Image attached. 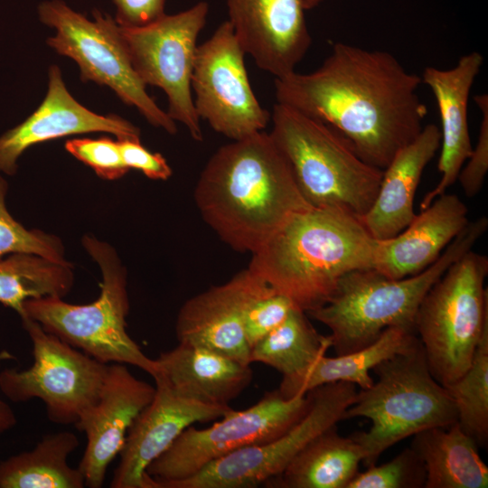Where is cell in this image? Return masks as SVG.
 I'll use <instances>...</instances> for the list:
<instances>
[{
	"mask_svg": "<svg viewBox=\"0 0 488 488\" xmlns=\"http://www.w3.org/2000/svg\"><path fill=\"white\" fill-rule=\"evenodd\" d=\"M421 83L389 52L336 42L314 71L275 79V93L277 103L332 127L383 170L424 127Z\"/></svg>",
	"mask_w": 488,
	"mask_h": 488,
	"instance_id": "obj_1",
	"label": "cell"
},
{
	"mask_svg": "<svg viewBox=\"0 0 488 488\" xmlns=\"http://www.w3.org/2000/svg\"><path fill=\"white\" fill-rule=\"evenodd\" d=\"M204 221L230 247L253 254L295 213L312 207L268 133L221 146L194 189Z\"/></svg>",
	"mask_w": 488,
	"mask_h": 488,
	"instance_id": "obj_2",
	"label": "cell"
},
{
	"mask_svg": "<svg viewBox=\"0 0 488 488\" xmlns=\"http://www.w3.org/2000/svg\"><path fill=\"white\" fill-rule=\"evenodd\" d=\"M376 243L361 218L310 207L254 252L248 268L308 313L331 299L345 275L373 268Z\"/></svg>",
	"mask_w": 488,
	"mask_h": 488,
	"instance_id": "obj_3",
	"label": "cell"
},
{
	"mask_svg": "<svg viewBox=\"0 0 488 488\" xmlns=\"http://www.w3.org/2000/svg\"><path fill=\"white\" fill-rule=\"evenodd\" d=\"M487 228L486 216L469 221L431 266L414 276L391 279L373 268L352 271L326 304L306 314L330 330L327 336L336 355L370 345L389 327L416 333V314L427 291Z\"/></svg>",
	"mask_w": 488,
	"mask_h": 488,
	"instance_id": "obj_4",
	"label": "cell"
},
{
	"mask_svg": "<svg viewBox=\"0 0 488 488\" xmlns=\"http://www.w3.org/2000/svg\"><path fill=\"white\" fill-rule=\"evenodd\" d=\"M372 371L377 380L357 391L343 415V420L366 418L371 422L369 430L351 435L360 445L367 467L401 440L457 421L454 401L432 375L419 339Z\"/></svg>",
	"mask_w": 488,
	"mask_h": 488,
	"instance_id": "obj_5",
	"label": "cell"
},
{
	"mask_svg": "<svg viewBox=\"0 0 488 488\" xmlns=\"http://www.w3.org/2000/svg\"><path fill=\"white\" fill-rule=\"evenodd\" d=\"M270 120L268 134L306 202L362 220L376 198L383 170L363 161L332 127L290 107L276 103Z\"/></svg>",
	"mask_w": 488,
	"mask_h": 488,
	"instance_id": "obj_6",
	"label": "cell"
},
{
	"mask_svg": "<svg viewBox=\"0 0 488 488\" xmlns=\"http://www.w3.org/2000/svg\"><path fill=\"white\" fill-rule=\"evenodd\" d=\"M82 246L101 270L99 298L86 305L67 303L58 296L28 299L21 319L37 322L46 332L102 363L129 364L154 377L155 360L147 357L127 331L126 267L108 243L84 235Z\"/></svg>",
	"mask_w": 488,
	"mask_h": 488,
	"instance_id": "obj_7",
	"label": "cell"
},
{
	"mask_svg": "<svg viewBox=\"0 0 488 488\" xmlns=\"http://www.w3.org/2000/svg\"><path fill=\"white\" fill-rule=\"evenodd\" d=\"M488 258L472 249L455 260L430 287L415 318L434 378L444 387L468 370L488 328Z\"/></svg>",
	"mask_w": 488,
	"mask_h": 488,
	"instance_id": "obj_8",
	"label": "cell"
},
{
	"mask_svg": "<svg viewBox=\"0 0 488 488\" xmlns=\"http://www.w3.org/2000/svg\"><path fill=\"white\" fill-rule=\"evenodd\" d=\"M38 14L42 23L56 31L47 44L78 64L83 82L108 86L152 126L176 134L175 121L146 92L135 71L114 19L95 10L94 21H89L61 0L41 3Z\"/></svg>",
	"mask_w": 488,
	"mask_h": 488,
	"instance_id": "obj_9",
	"label": "cell"
},
{
	"mask_svg": "<svg viewBox=\"0 0 488 488\" xmlns=\"http://www.w3.org/2000/svg\"><path fill=\"white\" fill-rule=\"evenodd\" d=\"M309 404L307 393L285 399L277 389L267 391L250 408H231L207 428L188 427L147 466L146 474L155 488L188 478L239 449L278 437L304 417Z\"/></svg>",
	"mask_w": 488,
	"mask_h": 488,
	"instance_id": "obj_10",
	"label": "cell"
},
{
	"mask_svg": "<svg viewBox=\"0 0 488 488\" xmlns=\"http://www.w3.org/2000/svg\"><path fill=\"white\" fill-rule=\"evenodd\" d=\"M21 320L32 342L33 362L23 371L3 370L1 392L13 402L41 399L50 421L75 425L99 399L108 364L69 345L37 322Z\"/></svg>",
	"mask_w": 488,
	"mask_h": 488,
	"instance_id": "obj_11",
	"label": "cell"
},
{
	"mask_svg": "<svg viewBox=\"0 0 488 488\" xmlns=\"http://www.w3.org/2000/svg\"><path fill=\"white\" fill-rule=\"evenodd\" d=\"M209 5L199 2L175 14H164L142 27H122L119 33L132 66L143 83L162 89L167 115L186 127L197 142L203 140L201 118L192 95V73L197 38L206 23Z\"/></svg>",
	"mask_w": 488,
	"mask_h": 488,
	"instance_id": "obj_12",
	"label": "cell"
},
{
	"mask_svg": "<svg viewBox=\"0 0 488 488\" xmlns=\"http://www.w3.org/2000/svg\"><path fill=\"white\" fill-rule=\"evenodd\" d=\"M356 393V385L344 381L313 389L307 392L306 413L286 432L229 454L164 488H253L266 483L279 475L312 439L343 420Z\"/></svg>",
	"mask_w": 488,
	"mask_h": 488,
	"instance_id": "obj_13",
	"label": "cell"
},
{
	"mask_svg": "<svg viewBox=\"0 0 488 488\" xmlns=\"http://www.w3.org/2000/svg\"><path fill=\"white\" fill-rule=\"evenodd\" d=\"M245 55L230 23L225 21L197 46L192 73L197 115L231 140L263 131L271 119L250 86Z\"/></svg>",
	"mask_w": 488,
	"mask_h": 488,
	"instance_id": "obj_14",
	"label": "cell"
},
{
	"mask_svg": "<svg viewBox=\"0 0 488 488\" xmlns=\"http://www.w3.org/2000/svg\"><path fill=\"white\" fill-rule=\"evenodd\" d=\"M272 289L246 268L226 283L192 296L177 315L178 342L210 349L250 365L245 315L254 300Z\"/></svg>",
	"mask_w": 488,
	"mask_h": 488,
	"instance_id": "obj_15",
	"label": "cell"
},
{
	"mask_svg": "<svg viewBox=\"0 0 488 488\" xmlns=\"http://www.w3.org/2000/svg\"><path fill=\"white\" fill-rule=\"evenodd\" d=\"M155 393V386L135 377L126 364H108L99 399L75 424L87 437L78 466L85 486L103 485L108 467L121 452L130 427Z\"/></svg>",
	"mask_w": 488,
	"mask_h": 488,
	"instance_id": "obj_16",
	"label": "cell"
},
{
	"mask_svg": "<svg viewBox=\"0 0 488 488\" xmlns=\"http://www.w3.org/2000/svg\"><path fill=\"white\" fill-rule=\"evenodd\" d=\"M230 409V406L209 405L180 396L155 382L152 401L127 432L110 487L155 488L153 479L146 474L147 466L188 427L219 419Z\"/></svg>",
	"mask_w": 488,
	"mask_h": 488,
	"instance_id": "obj_17",
	"label": "cell"
},
{
	"mask_svg": "<svg viewBox=\"0 0 488 488\" xmlns=\"http://www.w3.org/2000/svg\"><path fill=\"white\" fill-rule=\"evenodd\" d=\"M229 22L257 66L282 78L312 43L302 0H226Z\"/></svg>",
	"mask_w": 488,
	"mask_h": 488,
	"instance_id": "obj_18",
	"label": "cell"
},
{
	"mask_svg": "<svg viewBox=\"0 0 488 488\" xmlns=\"http://www.w3.org/2000/svg\"><path fill=\"white\" fill-rule=\"evenodd\" d=\"M91 132L140 138V129L128 120L114 114L99 115L78 102L67 89L61 69L52 65L42 102L23 122L0 136V172L14 175L17 160L32 145Z\"/></svg>",
	"mask_w": 488,
	"mask_h": 488,
	"instance_id": "obj_19",
	"label": "cell"
},
{
	"mask_svg": "<svg viewBox=\"0 0 488 488\" xmlns=\"http://www.w3.org/2000/svg\"><path fill=\"white\" fill-rule=\"evenodd\" d=\"M467 213L456 194L439 195L398 235L377 239L373 269L391 279L422 272L467 226Z\"/></svg>",
	"mask_w": 488,
	"mask_h": 488,
	"instance_id": "obj_20",
	"label": "cell"
},
{
	"mask_svg": "<svg viewBox=\"0 0 488 488\" xmlns=\"http://www.w3.org/2000/svg\"><path fill=\"white\" fill-rule=\"evenodd\" d=\"M483 57L471 52L460 57L450 69L426 67L422 82L431 89L439 111L441 128L440 156L437 168L441 174L436 186L421 202V210L446 192L455 181L472 151L467 108L472 86L480 72Z\"/></svg>",
	"mask_w": 488,
	"mask_h": 488,
	"instance_id": "obj_21",
	"label": "cell"
},
{
	"mask_svg": "<svg viewBox=\"0 0 488 488\" xmlns=\"http://www.w3.org/2000/svg\"><path fill=\"white\" fill-rule=\"evenodd\" d=\"M155 382L174 393L205 404L229 406L251 383L253 371L226 355L201 346L179 343L162 352Z\"/></svg>",
	"mask_w": 488,
	"mask_h": 488,
	"instance_id": "obj_22",
	"label": "cell"
},
{
	"mask_svg": "<svg viewBox=\"0 0 488 488\" xmlns=\"http://www.w3.org/2000/svg\"><path fill=\"white\" fill-rule=\"evenodd\" d=\"M441 135L435 124L423 127L383 169L381 182L362 222L375 239L398 235L415 218L414 199L424 169L440 148Z\"/></svg>",
	"mask_w": 488,
	"mask_h": 488,
	"instance_id": "obj_23",
	"label": "cell"
},
{
	"mask_svg": "<svg viewBox=\"0 0 488 488\" xmlns=\"http://www.w3.org/2000/svg\"><path fill=\"white\" fill-rule=\"evenodd\" d=\"M418 337L414 331L389 327L370 345L354 352L327 357L320 356L302 371L282 377L278 392L285 399L305 395L319 386L344 381L364 389L374 381L370 371L383 361L409 348Z\"/></svg>",
	"mask_w": 488,
	"mask_h": 488,
	"instance_id": "obj_24",
	"label": "cell"
},
{
	"mask_svg": "<svg viewBox=\"0 0 488 488\" xmlns=\"http://www.w3.org/2000/svg\"><path fill=\"white\" fill-rule=\"evenodd\" d=\"M410 447L426 470L424 488H487L488 467L458 422L415 434Z\"/></svg>",
	"mask_w": 488,
	"mask_h": 488,
	"instance_id": "obj_25",
	"label": "cell"
},
{
	"mask_svg": "<svg viewBox=\"0 0 488 488\" xmlns=\"http://www.w3.org/2000/svg\"><path fill=\"white\" fill-rule=\"evenodd\" d=\"M360 445L333 426L312 439L277 477L265 484L278 488H347L359 472Z\"/></svg>",
	"mask_w": 488,
	"mask_h": 488,
	"instance_id": "obj_26",
	"label": "cell"
},
{
	"mask_svg": "<svg viewBox=\"0 0 488 488\" xmlns=\"http://www.w3.org/2000/svg\"><path fill=\"white\" fill-rule=\"evenodd\" d=\"M79 446L73 432L46 435L32 450L0 462V488L85 487L80 469L68 462Z\"/></svg>",
	"mask_w": 488,
	"mask_h": 488,
	"instance_id": "obj_27",
	"label": "cell"
},
{
	"mask_svg": "<svg viewBox=\"0 0 488 488\" xmlns=\"http://www.w3.org/2000/svg\"><path fill=\"white\" fill-rule=\"evenodd\" d=\"M73 267L32 253H14L0 258V304L23 316L28 299L64 297L72 288Z\"/></svg>",
	"mask_w": 488,
	"mask_h": 488,
	"instance_id": "obj_28",
	"label": "cell"
},
{
	"mask_svg": "<svg viewBox=\"0 0 488 488\" xmlns=\"http://www.w3.org/2000/svg\"><path fill=\"white\" fill-rule=\"evenodd\" d=\"M306 315L294 308L277 327L251 347L250 363H264L287 377L325 354L331 347L329 338L320 334Z\"/></svg>",
	"mask_w": 488,
	"mask_h": 488,
	"instance_id": "obj_29",
	"label": "cell"
},
{
	"mask_svg": "<svg viewBox=\"0 0 488 488\" xmlns=\"http://www.w3.org/2000/svg\"><path fill=\"white\" fill-rule=\"evenodd\" d=\"M452 398L461 428L478 446L488 440V328L476 346L472 362L463 376L445 387Z\"/></svg>",
	"mask_w": 488,
	"mask_h": 488,
	"instance_id": "obj_30",
	"label": "cell"
},
{
	"mask_svg": "<svg viewBox=\"0 0 488 488\" xmlns=\"http://www.w3.org/2000/svg\"><path fill=\"white\" fill-rule=\"evenodd\" d=\"M8 183L0 175V258L14 253H32L66 262L61 239L40 230H30L16 221L6 207Z\"/></svg>",
	"mask_w": 488,
	"mask_h": 488,
	"instance_id": "obj_31",
	"label": "cell"
},
{
	"mask_svg": "<svg viewBox=\"0 0 488 488\" xmlns=\"http://www.w3.org/2000/svg\"><path fill=\"white\" fill-rule=\"evenodd\" d=\"M425 481L423 462L409 446L384 464L359 471L347 488H424Z\"/></svg>",
	"mask_w": 488,
	"mask_h": 488,
	"instance_id": "obj_32",
	"label": "cell"
},
{
	"mask_svg": "<svg viewBox=\"0 0 488 488\" xmlns=\"http://www.w3.org/2000/svg\"><path fill=\"white\" fill-rule=\"evenodd\" d=\"M64 147L104 180L119 179L129 171L122 159L117 141L108 136L73 138L68 140Z\"/></svg>",
	"mask_w": 488,
	"mask_h": 488,
	"instance_id": "obj_33",
	"label": "cell"
},
{
	"mask_svg": "<svg viewBox=\"0 0 488 488\" xmlns=\"http://www.w3.org/2000/svg\"><path fill=\"white\" fill-rule=\"evenodd\" d=\"M296 308L286 296L274 289L254 300L244 321L245 335L249 348L277 327Z\"/></svg>",
	"mask_w": 488,
	"mask_h": 488,
	"instance_id": "obj_34",
	"label": "cell"
},
{
	"mask_svg": "<svg viewBox=\"0 0 488 488\" xmlns=\"http://www.w3.org/2000/svg\"><path fill=\"white\" fill-rule=\"evenodd\" d=\"M474 100L482 114L478 138L457 176L467 197H474L479 193L488 171V96L476 95Z\"/></svg>",
	"mask_w": 488,
	"mask_h": 488,
	"instance_id": "obj_35",
	"label": "cell"
},
{
	"mask_svg": "<svg viewBox=\"0 0 488 488\" xmlns=\"http://www.w3.org/2000/svg\"><path fill=\"white\" fill-rule=\"evenodd\" d=\"M125 164L142 172L153 180H167L173 174L165 158L159 153H152L140 143V138H117Z\"/></svg>",
	"mask_w": 488,
	"mask_h": 488,
	"instance_id": "obj_36",
	"label": "cell"
},
{
	"mask_svg": "<svg viewBox=\"0 0 488 488\" xmlns=\"http://www.w3.org/2000/svg\"><path fill=\"white\" fill-rule=\"evenodd\" d=\"M115 21L122 27H142L165 14V0H114Z\"/></svg>",
	"mask_w": 488,
	"mask_h": 488,
	"instance_id": "obj_37",
	"label": "cell"
},
{
	"mask_svg": "<svg viewBox=\"0 0 488 488\" xmlns=\"http://www.w3.org/2000/svg\"><path fill=\"white\" fill-rule=\"evenodd\" d=\"M17 423V418L11 406L0 399V434L12 429Z\"/></svg>",
	"mask_w": 488,
	"mask_h": 488,
	"instance_id": "obj_38",
	"label": "cell"
},
{
	"mask_svg": "<svg viewBox=\"0 0 488 488\" xmlns=\"http://www.w3.org/2000/svg\"><path fill=\"white\" fill-rule=\"evenodd\" d=\"M323 0H302V3L306 11L317 6Z\"/></svg>",
	"mask_w": 488,
	"mask_h": 488,
	"instance_id": "obj_39",
	"label": "cell"
}]
</instances>
